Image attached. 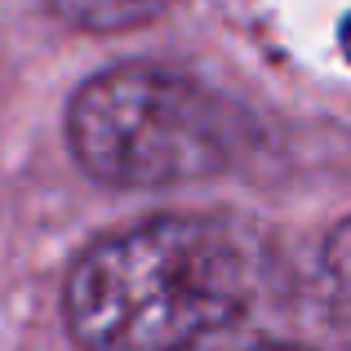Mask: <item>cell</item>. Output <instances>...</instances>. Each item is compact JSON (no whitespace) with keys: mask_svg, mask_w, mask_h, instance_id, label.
<instances>
[{"mask_svg":"<svg viewBox=\"0 0 351 351\" xmlns=\"http://www.w3.org/2000/svg\"><path fill=\"white\" fill-rule=\"evenodd\" d=\"M254 302L240 240L214 218H152L103 236L67 276V329L85 351H223Z\"/></svg>","mask_w":351,"mask_h":351,"instance_id":"6da1fadb","label":"cell"},{"mask_svg":"<svg viewBox=\"0 0 351 351\" xmlns=\"http://www.w3.org/2000/svg\"><path fill=\"white\" fill-rule=\"evenodd\" d=\"M71 156L112 187H178L223 173L245 120L209 85L152 62L89 76L67 107Z\"/></svg>","mask_w":351,"mask_h":351,"instance_id":"7a4b0ae2","label":"cell"},{"mask_svg":"<svg viewBox=\"0 0 351 351\" xmlns=\"http://www.w3.org/2000/svg\"><path fill=\"white\" fill-rule=\"evenodd\" d=\"M62 23L85 32H134L160 18L173 0H49Z\"/></svg>","mask_w":351,"mask_h":351,"instance_id":"3957f363","label":"cell"},{"mask_svg":"<svg viewBox=\"0 0 351 351\" xmlns=\"http://www.w3.org/2000/svg\"><path fill=\"white\" fill-rule=\"evenodd\" d=\"M320 280H325V302L334 311V320L351 325V218L325 236L320 249Z\"/></svg>","mask_w":351,"mask_h":351,"instance_id":"277c9868","label":"cell"},{"mask_svg":"<svg viewBox=\"0 0 351 351\" xmlns=\"http://www.w3.org/2000/svg\"><path fill=\"white\" fill-rule=\"evenodd\" d=\"M338 49H343V58L351 62V14L343 18V32H338Z\"/></svg>","mask_w":351,"mask_h":351,"instance_id":"5b68a950","label":"cell"},{"mask_svg":"<svg viewBox=\"0 0 351 351\" xmlns=\"http://www.w3.org/2000/svg\"><path fill=\"white\" fill-rule=\"evenodd\" d=\"M254 351H307V347H280V343H271V347H254Z\"/></svg>","mask_w":351,"mask_h":351,"instance_id":"8992f818","label":"cell"}]
</instances>
